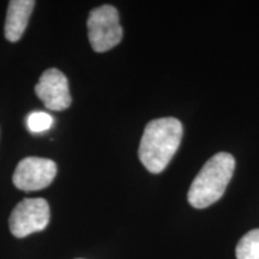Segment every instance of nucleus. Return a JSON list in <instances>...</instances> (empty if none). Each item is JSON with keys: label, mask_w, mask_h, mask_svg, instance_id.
Wrapping results in <instances>:
<instances>
[{"label": "nucleus", "mask_w": 259, "mask_h": 259, "mask_svg": "<svg viewBox=\"0 0 259 259\" xmlns=\"http://www.w3.org/2000/svg\"><path fill=\"white\" fill-rule=\"evenodd\" d=\"M183 125L176 118L151 120L144 130L138 156L151 173H161L168 166L183 138Z\"/></svg>", "instance_id": "1"}, {"label": "nucleus", "mask_w": 259, "mask_h": 259, "mask_svg": "<svg viewBox=\"0 0 259 259\" xmlns=\"http://www.w3.org/2000/svg\"><path fill=\"white\" fill-rule=\"evenodd\" d=\"M235 160L231 154L219 153L209 158L191 184L187 198L193 208L204 209L221 198L233 177Z\"/></svg>", "instance_id": "2"}, {"label": "nucleus", "mask_w": 259, "mask_h": 259, "mask_svg": "<svg viewBox=\"0 0 259 259\" xmlns=\"http://www.w3.org/2000/svg\"><path fill=\"white\" fill-rule=\"evenodd\" d=\"M88 36L93 50L99 53L112 50L122 38L118 10L102 5L92 10L88 18Z\"/></svg>", "instance_id": "3"}, {"label": "nucleus", "mask_w": 259, "mask_h": 259, "mask_svg": "<svg viewBox=\"0 0 259 259\" xmlns=\"http://www.w3.org/2000/svg\"><path fill=\"white\" fill-rule=\"evenodd\" d=\"M50 205L42 198H25L18 203L10 216V231L16 238H25L41 232L50 223Z\"/></svg>", "instance_id": "4"}, {"label": "nucleus", "mask_w": 259, "mask_h": 259, "mask_svg": "<svg viewBox=\"0 0 259 259\" xmlns=\"http://www.w3.org/2000/svg\"><path fill=\"white\" fill-rule=\"evenodd\" d=\"M57 170L56 162L50 158L25 157L16 167L12 180L19 190L38 191L51 185Z\"/></svg>", "instance_id": "5"}, {"label": "nucleus", "mask_w": 259, "mask_h": 259, "mask_svg": "<svg viewBox=\"0 0 259 259\" xmlns=\"http://www.w3.org/2000/svg\"><path fill=\"white\" fill-rule=\"evenodd\" d=\"M35 94L51 111H64L72 101L67 78L58 69H48L41 74Z\"/></svg>", "instance_id": "6"}, {"label": "nucleus", "mask_w": 259, "mask_h": 259, "mask_svg": "<svg viewBox=\"0 0 259 259\" xmlns=\"http://www.w3.org/2000/svg\"><path fill=\"white\" fill-rule=\"evenodd\" d=\"M34 0H11L9 3L5 21V37L10 42H16L22 37L27 28L29 18L34 10Z\"/></svg>", "instance_id": "7"}, {"label": "nucleus", "mask_w": 259, "mask_h": 259, "mask_svg": "<svg viewBox=\"0 0 259 259\" xmlns=\"http://www.w3.org/2000/svg\"><path fill=\"white\" fill-rule=\"evenodd\" d=\"M236 259H259V229L245 234L236 246Z\"/></svg>", "instance_id": "8"}, {"label": "nucleus", "mask_w": 259, "mask_h": 259, "mask_svg": "<svg viewBox=\"0 0 259 259\" xmlns=\"http://www.w3.org/2000/svg\"><path fill=\"white\" fill-rule=\"evenodd\" d=\"M53 124V118L46 112H32L27 119L29 131L32 134H40L48 130Z\"/></svg>", "instance_id": "9"}]
</instances>
